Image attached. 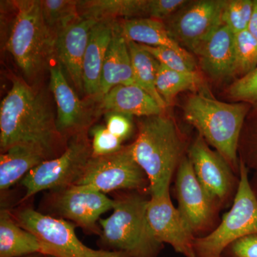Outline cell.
I'll use <instances>...</instances> for the list:
<instances>
[{"instance_id":"18","label":"cell","mask_w":257,"mask_h":257,"mask_svg":"<svg viewBox=\"0 0 257 257\" xmlns=\"http://www.w3.org/2000/svg\"><path fill=\"white\" fill-rule=\"evenodd\" d=\"M118 85L138 86L134 76L127 42L117 20L113 27L112 36L103 66L99 93L90 100L99 99Z\"/></svg>"},{"instance_id":"36","label":"cell","mask_w":257,"mask_h":257,"mask_svg":"<svg viewBox=\"0 0 257 257\" xmlns=\"http://www.w3.org/2000/svg\"><path fill=\"white\" fill-rule=\"evenodd\" d=\"M221 257H257V234L245 236L231 243Z\"/></svg>"},{"instance_id":"27","label":"cell","mask_w":257,"mask_h":257,"mask_svg":"<svg viewBox=\"0 0 257 257\" xmlns=\"http://www.w3.org/2000/svg\"><path fill=\"white\" fill-rule=\"evenodd\" d=\"M77 0H40L47 26L56 37L81 20Z\"/></svg>"},{"instance_id":"8","label":"cell","mask_w":257,"mask_h":257,"mask_svg":"<svg viewBox=\"0 0 257 257\" xmlns=\"http://www.w3.org/2000/svg\"><path fill=\"white\" fill-rule=\"evenodd\" d=\"M13 216L22 227L35 235L43 245L45 256L53 257H130L121 251L88 247L76 235V224L25 207Z\"/></svg>"},{"instance_id":"2","label":"cell","mask_w":257,"mask_h":257,"mask_svg":"<svg viewBox=\"0 0 257 257\" xmlns=\"http://www.w3.org/2000/svg\"><path fill=\"white\" fill-rule=\"evenodd\" d=\"M138 135L128 145L132 155L147 175L151 196L170 191L175 170L183 160L184 141L175 121L164 114L143 117Z\"/></svg>"},{"instance_id":"5","label":"cell","mask_w":257,"mask_h":257,"mask_svg":"<svg viewBox=\"0 0 257 257\" xmlns=\"http://www.w3.org/2000/svg\"><path fill=\"white\" fill-rule=\"evenodd\" d=\"M149 199L138 194L114 199L113 212L99 219L103 241L112 251L130 257H156L162 248L152 234L147 218Z\"/></svg>"},{"instance_id":"37","label":"cell","mask_w":257,"mask_h":257,"mask_svg":"<svg viewBox=\"0 0 257 257\" xmlns=\"http://www.w3.org/2000/svg\"><path fill=\"white\" fill-rule=\"evenodd\" d=\"M247 31L257 40V0H253L252 14L248 24Z\"/></svg>"},{"instance_id":"1","label":"cell","mask_w":257,"mask_h":257,"mask_svg":"<svg viewBox=\"0 0 257 257\" xmlns=\"http://www.w3.org/2000/svg\"><path fill=\"white\" fill-rule=\"evenodd\" d=\"M62 138L44 94L14 77L0 106L1 153L14 145L30 144L41 147L52 159Z\"/></svg>"},{"instance_id":"32","label":"cell","mask_w":257,"mask_h":257,"mask_svg":"<svg viewBox=\"0 0 257 257\" xmlns=\"http://www.w3.org/2000/svg\"><path fill=\"white\" fill-rule=\"evenodd\" d=\"M93 157L112 155L122 149V141L112 135L106 126L96 125L91 130Z\"/></svg>"},{"instance_id":"14","label":"cell","mask_w":257,"mask_h":257,"mask_svg":"<svg viewBox=\"0 0 257 257\" xmlns=\"http://www.w3.org/2000/svg\"><path fill=\"white\" fill-rule=\"evenodd\" d=\"M50 89L57 104L56 125L62 138L87 133L95 119L94 103L90 99L83 101L64 77L61 66L50 68Z\"/></svg>"},{"instance_id":"23","label":"cell","mask_w":257,"mask_h":257,"mask_svg":"<svg viewBox=\"0 0 257 257\" xmlns=\"http://www.w3.org/2000/svg\"><path fill=\"white\" fill-rule=\"evenodd\" d=\"M149 0H84L79 1L82 18L101 20L145 18L148 17Z\"/></svg>"},{"instance_id":"6","label":"cell","mask_w":257,"mask_h":257,"mask_svg":"<svg viewBox=\"0 0 257 257\" xmlns=\"http://www.w3.org/2000/svg\"><path fill=\"white\" fill-rule=\"evenodd\" d=\"M248 169L239 160V183L232 207L214 231L194 241L195 257H221L229 245L257 234V198L248 180Z\"/></svg>"},{"instance_id":"21","label":"cell","mask_w":257,"mask_h":257,"mask_svg":"<svg viewBox=\"0 0 257 257\" xmlns=\"http://www.w3.org/2000/svg\"><path fill=\"white\" fill-rule=\"evenodd\" d=\"M46 151L30 144L10 147L0 155V189L8 190L30 171L50 160Z\"/></svg>"},{"instance_id":"39","label":"cell","mask_w":257,"mask_h":257,"mask_svg":"<svg viewBox=\"0 0 257 257\" xmlns=\"http://www.w3.org/2000/svg\"><path fill=\"white\" fill-rule=\"evenodd\" d=\"M46 257H53V256H45Z\"/></svg>"},{"instance_id":"20","label":"cell","mask_w":257,"mask_h":257,"mask_svg":"<svg viewBox=\"0 0 257 257\" xmlns=\"http://www.w3.org/2000/svg\"><path fill=\"white\" fill-rule=\"evenodd\" d=\"M203 70L214 79L234 76V34L221 25L202 47L199 55Z\"/></svg>"},{"instance_id":"33","label":"cell","mask_w":257,"mask_h":257,"mask_svg":"<svg viewBox=\"0 0 257 257\" xmlns=\"http://www.w3.org/2000/svg\"><path fill=\"white\" fill-rule=\"evenodd\" d=\"M252 113L243 135L242 157L240 160L248 169L257 171V113Z\"/></svg>"},{"instance_id":"30","label":"cell","mask_w":257,"mask_h":257,"mask_svg":"<svg viewBox=\"0 0 257 257\" xmlns=\"http://www.w3.org/2000/svg\"><path fill=\"white\" fill-rule=\"evenodd\" d=\"M141 45L167 68L182 72H198L195 60L190 52L182 53L168 47Z\"/></svg>"},{"instance_id":"3","label":"cell","mask_w":257,"mask_h":257,"mask_svg":"<svg viewBox=\"0 0 257 257\" xmlns=\"http://www.w3.org/2000/svg\"><path fill=\"white\" fill-rule=\"evenodd\" d=\"M251 106L226 103L204 94L192 95L184 106V118L197 128L208 145L216 149L234 172H239L237 151L240 138Z\"/></svg>"},{"instance_id":"31","label":"cell","mask_w":257,"mask_h":257,"mask_svg":"<svg viewBox=\"0 0 257 257\" xmlns=\"http://www.w3.org/2000/svg\"><path fill=\"white\" fill-rule=\"evenodd\" d=\"M228 94L234 101L248 104L253 112L257 113V67L235 80L229 87Z\"/></svg>"},{"instance_id":"17","label":"cell","mask_w":257,"mask_h":257,"mask_svg":"<svg viewBox=\"0 0 257 257\" xmlns=\"http://www.w3.org/2000/svg\"><path fill=\"white\" fill-rule=\"evenodd\" d=\"M92 101L96 117L108 112L147 117L164 114L165 111L146 91L137 85L116 86Z\"/></svg>"},{"instance_id":"15","label":"cell","mask_w":257,"mask_h":257,"mask_svg":"<svg viewBox=\"0 0 257 257\" xmlns=\"http://www.w3.org/2000/svg\"><path fill=\"white\" fill-rule=\"evenodd\" d=\"M189 158L198 181L209 197L217 205L224 202L234 184L232 169L227 162L213 151L200 135L189 147Z\"/></svg>"},{"instance_id":"24","label":"cell","mask_w":257,"mask_h":257,"mask_svg":"<svg viewBox=\"0 0 257 257\" xmlns=\"http://www.w3.org/2000/svg\"><path fill=\"white\" fill-rule=\"evenodd\" d=\"M119 24L126 42L147 46L168 47L182 53L189 52L171 38L165 24L160 20L149 18L125 19L119 21Z\"/></svg>"},{"instance_id":"13","label":"cell","mask_w":257,"mask_h":257,"mask_svg":"<svg viewBox=\"0 0 257 257\" xmlns=\"http://www.w3.org/2000/svg\"><path fill=\"white\" fill-rule=\"evenodd\" d=\"M176 192L178 209L194 235L209 229L218 205L199 183L189 157H184L177 169Z\"/></svg>"},{"instance_id":"10","label":"cell","mask_w":257,"mask_h":257,"mask_svg":"<svg viewBox=\"0 0 257 257\" xmlns=\"http://www.w3.org/2000/svg\"><path fill=\"white\" fill-rule=\"evenodd\" d=\"M147 179L145 172L134 159L130 147L126 146L112 155L91 157L82 177L74 186L106 194L121 189L142 188Z\"/></svg>"},{"instance_id":"40","label":"cell","mask_w":257,"mask_h":257,"mask_svg":"<svg viewBox=\"0 0 257 257\" xmlns=\"http://www.w3.org/2000/svg\"><path fill=\"white\" fill-rule=\"evenodd\" d=\"M255 193V192H254ZM255 194H256V198H257V193H255Z\"/></svg>"},{"instance_id":"35","label":"cell","mask_w":257,"mask_h":257,"mask_svg":"<svg viewBox=\"0 0 257 257\" xmlns=\"http://www.w3.org/2000/svg\"><path fill=\"white\" fill-rule=\"evenodd\" d=\"M105 116L106 127L116 138L124 141L133 132V116L117 112H108Z\"/></svg>"},{"instance_id":"22","label":"cell","mask_w":257,"mask_h":257,"mask_svg":"<svg viewBox=\"0 0 257 257\" xmlns=\"http://www.w3.org/2000/svg\"><path fill=\"white\" fill-rule=\"evenodd\" d=\"M43 254L40 240L17 222L8 209L0 211V257H23Z\"/></svg>"},{"instance_id":"11","label":"cell","mask_w":257,"mask_h":257,"mask_svg":"<svg viewBox=\"0 0 257 257\" xmlns=\"http://www.w3.org/2000/svg\"><path fill=\"white\" fill-rule=\"evenodd\" d=\"M50 209L57 218L72 223L82 229L96 233V222L101 214L113 209L114 199L95 189L73 186L62 190L52 192Z\"/></svg>"},{"instance_id":"28","label":"cell","mask_w":257,"mask_h":257,"mask_svg":"<svg viewBox=\"0 0 257 257\" xmlns=\"http://www.w3.org/2000/svg\"><path fill=\"white\" fill-rule=\"evenodd\" d=\"M234 76L242 77L257 67V40L247 31L234 35Z\"/></svg>"},{"instance_id":"4","label":"cell","mask_w":257,"mask_h":257,"mask_svg":"<svg viewBox=\"0 0 257 257\" xmlns=\"http://www.w3.org/2000/svg\"><path fill=\"white\" fill-rule=\"evenodd\" d=\"M14 21L6 47L29 79L35 78L56 53L57 37L47 26L40 0L13 2Z\"/></svg>"},{"instance_id":"38","label":"cell","mask_w":257,"mask_h":257,"mask_svg":"<svg viewBox=\"0 0 257 257\" xmlns=\"http://www.w3.org/2000/svg\"><path fill=\"white\" fill-rule=\"evenodd\" d=\"M23 257H46L45 255L40 254V253H35V254L28 255V256H25Z\"/></svg>"},{"instance_id":"26","label":"cell","mask_w":257,"mask_h":257,"mask_svg":"<svg viewBox=\"0 0 257 257\" xmlns=\"http://www.w3.org/2000/svg\"><path fill=\"white\" fill-rule=\"evenodd\" d=\"M202 84V75L198 72H178L160 64L157 75L156 88L167 106L173 103L179 93L196 90Z\"/></svg>"},{"instance_id":"12","label":"cell","mask_w":257,"mask_h":257,"mask_svg":"<svg viewBox=\"0 0 257 257\" xmlns=\"http://www.w3.org/2000/svg\"><path fill=\"white\" fill-rule=\"evenodd\" d=\"M147 218L159 242L168 243L185 257H195V235L179 209L174 207L170 191L151 196L147 202Z\"/></svg>"},{"instance_id":"19","label":"cell","mask_w":257,"mask_h":257,"mask_svg":"<svg viewBox=\"0 0 257 257\" xmlns=\"http://www.w3.org/2000/svg\"><path fill=\"white\" fill-rule=\"evenodd\" d=\"M116 20H101L91 30L82 66L84 90L89 99H94L99 93L103 66Z\"/></svg>"},{"instance_id":"16","label":"cell","mask_w":257,"mask_h":257,"mask_svg":"<svg viewBox=\"0 0 257 257\" xmlns=\"http://www.w3.org/2000/svg\"><path fill=\"white\" fill-rule=\"evenodd\" d=\"M98 22L92 19L81 20L64 30L57 37L56 54L67 71L74 87L84 90L82 66L91 30Z\"/></svg>"},{"instance_id":"7","label":"cell","mask_w":257,"mask_h":257,"mask_svg":"<svg viewBox=\"0 0 257 257\" xmlns=\"http://www.w3.org/2000/svg\"><path fill=\"white\" fill-rule=\"evenodd\" d=\"M92 157V142L87 133L77 134L69 139L63 153L45 161L23 179L25 201L42 191L51 192L73 187L84 174Z\"/></svg>"},{"instance_id":"25","label":"cell","mask_w":257,"mask_h":257,"mask_svg":"<svg viewBox=\"0 0 257 257\" xmlns=\"http://www.w3.org/2000/svg\"><path fill=\"white\" fill-rule=\"evenodd\" d=\"M127 45L137 84L146 91L162 109H165L167 104L159 94L156 88L160 62L140 44L127 42Z\"/></svg>"},{"instance_id":"34","label":"cell","mask_w":257,"mask_h":257,"mask_svg":"<svg viewBox=\"0 0 257 257\" xmlns=\"http://www.w3.org/2000/svg\"><path fill=\"white\" fill-rule=\"evenodd\" d=\"M187 3L185 0H149V18L165 21Z\"/></svg>"},{"instance_id":"9","label":"cell","mask_w":257,"mask_h":257,"mask_svg":"<svg viewBox=\"0 0 257 257\" xmlns=\"http://www.w3.org/2000/svg\"><path fill=\"white\" fill-rule=\"evenodd\" d=\"M224 3L225 0L188 1L163 23L172 40L198 55L209 37L223 25Z\"/></svg>"},{"instance_id":"29","label":"cell","mask_w":257,"mask_h":257,"mask_svg":"<svg viewBox=\"0 0 257 257\" xmlns=\"http://www.w3.org/2000/svg\"><path fill=\"white\" fill-rule=\"evenodd\" d=\"M253 0H225L222 12L223 25L234 35L247 30L251 20Z\"/></svg>"}]
</instances>
